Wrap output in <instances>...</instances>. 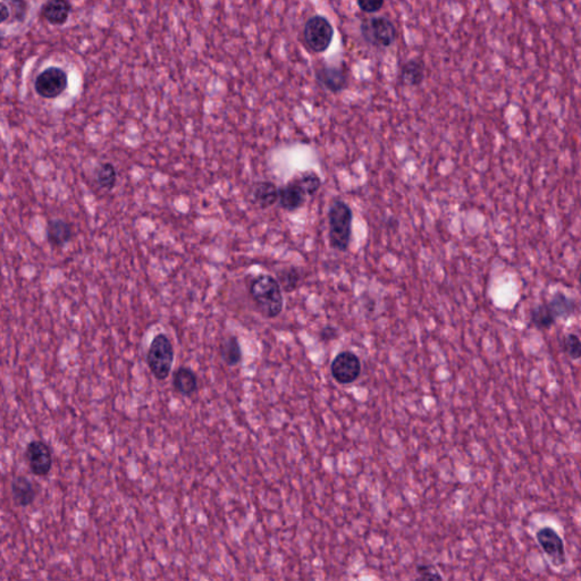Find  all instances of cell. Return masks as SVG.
<instances>
[{
  "label": "cell",
  "instance_id": "obj_2",
  "mask_svg": "<svg viewBox=\"0 0 581 581\" xmlns=\"http://www.w3.org/2000/svg\"><path fill=\"white\" fill-rule=\"evenodd\" d=\"M353 213L343 200H335L328 209V240L332 249L345 253L352 239Z\"/></svg>",
  "mask_w": 581,
  "mask_h": 581
},
{
  "label": "cell",
  "instance_id": "obj_21",
  "mask_svg": "<svg viewBox=\"0 0 581 581\" xmlns=\"http://www.w3.org/2000/svg\"><path fill=\"white\" fill-rule=\"evenodd\" d=\"M297 180L303 192L306 193V196H314L318 191L321 190V180L318 175L317 173L314 171H307V172L301 173L300 176H294Z\"/></svg>",
  "mask_w": 581,
  "mask_h": 581
},
{
  "label": "cell",
  "instance_id": "obj_11",
  "mask_svg": "<svg viewBox=\"0 0 581 581\" xmlns=\"http://www.w3.org/2000/svg\"><path fill=\"white\" fill-rule=\"evenodd\" d=\"M316 79L318 84L333 93L343 91L349 84L347 72L336 66H321L316 72Z\"/></svg>",
  "mask_w": 581,
  "mask_h": 581
},
{
  "label": "cell",
  "instance_id": "obj_3",
  "mask_svg": "<svg viewBox=\"0 0 581 581\" xmlns=\"http://www.w3.org/2000/svg\"><path fill=\"white\" fill-rule=\"evenodd\" d=\"M577 309L573 298L566 293H555L547 302L535 307L530 312V323L537 329H549L561 319L566 321L573 317Z\"/></svg>",
  "mask_w": 581,
  "mask_h": 581
},
{
  "label": "cell",
  "instance_id": "obj_4",
  "mask_svg": "<svg viewBox=\"0 0 581 581\" xmlns=\"http://www.w3.org/2000/svg\"><path fill=\"white\" fill-rule=\"evenodd\" d=\"M175 352L166 334H158L152 340L147 353V363L158 380H165L172 371Z\"/></svg>",
  "mask_w": 581,
  "mask_h": 581
},
{
  "label": "cell",
  "instance_id": "obj_13",
  "mask_svg": "<svg viewBox=\"0 0 581 581\" xmlns=\"http://www.w3.org/2000/svg\"><path fill=\"white\" fill-rule=\"evenodd\" d=\"M306 193L298 184L295 178H292L284 187L279 189V206L286 211H295L302 207L306 202Z\"/></svg>",
  "mask_w": 581,
  "mask_h": 581
},
{
  "label": "cell",
  "instance_id": "obj_23",
  "mask_svg": "<svg viewBox=\"0 0 581 581\" xmlns=\"http://www.w3.org/2000/svg\"><path fill=\"white\" fill-rule=\"evenodd\" d=\"M14 21L23 23L27 15V0H5Z\"/></svg>",
  "mask_w": 581,
  "mask_h": 581
},
{
  "label": "cell",
  "instance_id": "obj_7",
  "mask_svg": "<svg viewBox=\"0 0 581 581\" xmlns=\"http://www.w3.org/2000/svg\"><path fill=\"white\" fill-rule=\"evenodd\" d=\"M69 86V76L64 69L51 66L44 69L34 81V90L40 97L55 99L66 91Z\"/></svg>",
  "mask_w": 581,
  "mask_h": 581
},
{
  "label": "cell",
  "instance_id": "obj_22",
  "mask_svg": "<svg viewBox=\"0 0 581 581\" xmlns=\"http://www.w3.org/2000/svg\"><path fill=\"white\" fill-rule=\"evenodd\" d=\"M277 281H279L281 288L286 293H292L293 290H297L300 283V273L297 268L290 267L283 269L277 274Z\"/></svg>",
  "mask_w": 581,
  "mask_h": 581
},
{
  "label": "cell",
  "instance_id": "obj_9",
  "mask_svg": "<svg viewBox=\"0 0 581 581\" xmlns=\"http://www.w3.org/2000/svg\"><path fill=\"white\" fill-rule=\"evenodd\" d=\"M25 459L33 474L42 477L49 474L53 467V454L45 442L32 441L25 448Z\"/></svg>",
  "mask_w": 581,
  "mask_h": 581
},
{
  "label": "cell",
  "instance_id": "obj_20",
  "mask_svg": "<svg viewBox=\"0 0 581 581\" xmlns=\"http://www.w3.org/2000/svg\"><path fill=\"white\" fill-rule=\"evenodd\" d=\"M95 182L101 189L112 191L117 182V172L113 163H104L95 171Z\"/></svg>",
  "mask_w": 581,
  "mask_h": 581
},
{
  "label": "cell",
  "instance_id": "obj_27",
  "mask_svg": "<svg viewBox=\"0 0 581 581\" xmlns=\"http://www.w3.org/2000/svg\"><path fill=\"white\" fill-rule=\"evenodd\" d=\"M338 338V330L335 327L326 326L321 329V340L323 342L333 341Z\"/></svg>",
  "mask_w": 581,
  "mask_h": 581
},
{
  "label": "cell",
  "instance_id": "obj_26",
  "mask_svg": "<svg viewBox=\"0 0 581 581\" xmlns=\"http://www.w3.org/2000/svg\"><path fill=\"white\" fill-rule=\"evenodd\" d=\"M417 573L420 575V579H439V580L443 579L439 571L433 566H428V564H420L417 566Z\"/></svg>",
  "mask_w": 581,
  "mask_h": 581
},
{
  "label": "cell",
  "instance_id": "obj_8",
  "mask_svg": "<svg viewBox=\"0 0 581 581\" xmlns=\"http://www.w3.org/2000/svg\"><path fill=\"white\" fill-rule=\"evenodd\" d=\"M332 376L338 384H351L356 382L361 374V362L359 358L351 351L338 353L330 366Z\"/></svg>",
  "mask_w": 581,
  "mask_h": 581
},
{
  "label": "cell",
  "instance_id": "obj_14",
  "mask_svg": "<svg viewBox=\"0 0 581 581\" xmlns=\"http://www.w3.org/2000/svg\"><path fill=\"white\" fill-rule=\"evenodd\" d=\"M73 229L69 222L64 220H53L48 222L47 240L55 248H62L71 242Z\"/></svg>",
  "mask_w": 581,
  "mask_h": 581
},
{
  "label": "cell",
  "instance_id": "obj_5",
  "mask_svg": "<svg viewBox=\"0 0 581 581\" xmlns=\"http://www.w3.org/2000/svg\"><path fill=\"white\" fill-rule=\"evenodd\" d=\"M334 33V27L325 16L314 15L305 25L303 40L310 51L321 54L332 45Z\"/></svg>",
  "mask_w": 581,
  "mask_h": 581
},
{
  "label": "cell",
  "instance_id": "obj_19",
  "mask_svg": "<svg viewBox=\"0 0 581 581\" xmlns=\"http://www.w3.org/2000/svg\"><path fill=\"white\" fill-rule=\"evenodd\" d=\"M220 356L227 366H236L242 360L240 343L234 336H229L220 345Z\"/></svg>",
  "mask_w": 581,
  "mask_h": 581
},
{
  "label": "cell",
  "instance_id": "obj_16",
  "mask_svg": "<svg viewBox=\"0 0 581 581\" xmlns=\"http://www.w3.org/2000/svg\"><path fill=\"white\" fill-rule=\"evenodd\" d=\"M173 386L183 396H191L198 389V377L190 368H178L173 376Z\"/></svg>",
  "mask_w": 581,
  "mask_h": 581
},
{
  "label": "cell",
  "instance_id": "obj_17",
  "mask_svg": "<svg viewBox=\"0 0 581 581\" xmlns=\"http://www.w3.org/2000/svg\"><path fill=\"white\" fill-rule=\"evenodd\" d=\"M425 69L426 66L420 58L408 60L401 69V84L408 86H420L425 80Z\"/></svg>",
  "mask_w": 581,
  "mask_h": 581
},
{
  "label": "cell",
  "instance_id": "obj_15",
  "mask_svg": "<svg viewBox=\"0 0 581 581\" xmlns=\"http://www.w3.org/2000/svg\"><path fill=\"white\" fill-rule=\"evenodd\" d=\"M13 500L15 505L21 507H27L32 505L36 500V488L33 486L30 479L24 476L14 478L12 483Z\"/></svg>",
  "mask_w": 581,
  "mask_h": 581
},
{
  "label": "cell",
  "instance_id": "obj_25",
  "mask_svg": "<svg viewBox=\"0 0 581 581\" xmlns=\"http://www.w3.org/2000/svg\"><path fill=\"white\" fill-rule=\"evenodd\" d=\"M385 0H356L358 6L365 13H377L384 6Z\"/></svg>",
  "mask_w": 581,
  "mask_h": 581
},
{
  "label": "cell",
  "instance_id": "obj_6",
  "mask_svg": "<svg viewBox=\"0 0 581 581\" xmlns=\"http://www.w3.org/2000/svg\"><path fill=\"white\" fill-rule=\"evenodd\" d=\"M362 38L370 45L387 48L393 45L396 39V29L389 18L377 16L369 18L360 25Z\"/></svg>",
  "mask_w": 581,
  "mask_h": 581
},
{
  "label": "cell",
  "instance_id": "obj_24",
  "mask_svg": "<svg viewBox=\"0 0 581 581\" xmlns=\"http://www.w3.org/2000/svg\"><path fill=\"white\" fill-rule=\"evenodd\" d=\"M563 347L566 354L573 360H578L581 356L580 338L575 334H568L563 338Z\"/></svg>",
  "mask_w": 581,
  "mask_h": 581
},
{
  "label": "cell",
  "instance_id": "obj_28",
  "mask_svg": "<svg viewBox=\"0 0 581 581\" xmlns=\"http://www.w3.org/2000/svg\"><path fill=\"white\" fill-rule=\"evenodd\" d=\"M9 18H11V11L8 6L4 1H0V24L5 23Z\"/></svg>",
  "mask_w": 581,
  "mask_h": 581
},
{
  "label": "cell",
  "instance_id": "obj_1",
  "mask_svg": "<svg viewBox=\"0 0 581 581\" xmlns=\"http://www.w3.org/2000/svg\"><path fill=\"white\" fill-rule=\"evenodd\" d=\"M250 295L264 317H277L284 308V297L279 281L268 274H260L250 284Z\"/></svg>",
  "mask_w": 581,
  "mask_h": 581
},
{
  "label": "cell",
  "instance_id": "obj_18",
  "mask_svg": "<svg viewBox=\"0 0 581 581\" xmlns=\"http://www.w3.org/2000/svg\"><path fill=\"white\" fill-rule=\"evenodd\" d=\"M253 199L261 209H267L279 200V189L272 182H259L253 187Z\"/></svg>",
  "mask_w": 581,
  "mask_h": 581
},
{
  "label": "cell",
  "instance_id": "obj_10",
  "mask_svg": "<svg viewBox=\"0 0 581 581\" xmlns=\"http://www.w3.org/2000/svg\"><path fill=\"white\" fill-rule=\"evenodd\" d=\"M538 543L542 546L553 566H562L566 564V549L563 540L558 533L552 528H543L536 535Z\"/></svg>",
  "mask_w": 581,
  "mask_h": 581
},
{
  "label": "cell",
  "instance_id": "obj_12",
  "mask_svg": "<svg viewBox=\"0 0 581 581\" xmlns=\"http://www.w3.org/2000/svg\"><path fill=\"white\" fill-rule=\"evenodd\" d=\"M72 13L69 0H47L41 7V16L53 27H62Z\"/></svg>",
  "mask_w": 581,
  "mask_h": 581
}]
</instances>
